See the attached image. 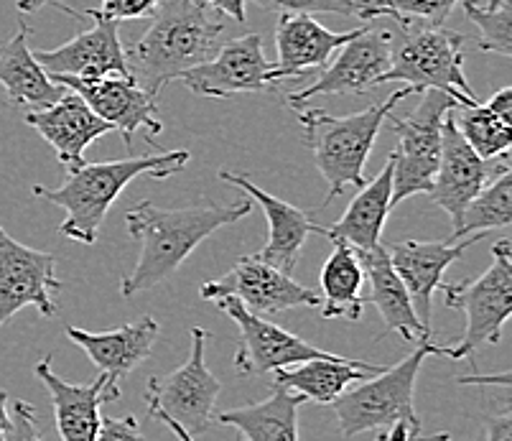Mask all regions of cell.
<instances>
[{
    "label": "cell",
    "instance_id": "7c38bea8",
    "mask_svg": "<svg viewBox=\"0 0 512 441\" xmlns=\"http://www.w3.org/2000/svg\"><path fill=\"white\" fill-rule=\"evenodd\" d=\"M199 296L204 301L235 296L245 309L258 314V317L321 304V296L316 291L306 289L291 276L263 263L258 255H245L222 278L202 283Z\"/></svg>",
    "mask_w": 512,
    "mask_h": 441
},
{
    "label": "cell",
    "instance_id": "1f68e13d",
    "mask_svg": "<svg viewBox=\"0 0 512 441\" xmlns=\"http://www.w3.org/2000/svg\"><path fill=\"white\" fill-rule=\"evenodd\" d=\"M456 3H462V0H370L362 8L360 18L372 21V18L388 16L395 23L418 21L426 26H444Z\"/></svg>",
    "mask_w": 512,
    "mask_h": 441
},
{
    "label": "cell",
    "instance_id": "f1b7e54d",
    "mask_svg": "<svg viewBox=\"0 0 512 441\" xmlns=\"http://www.w3.org/2000/svg\"><path fill=\"white\" fill-rule=\"evenodd\" d=\"M365 281L367 278L360 261V253L344 243H334V253L327 258L319 278L321 317L357 322L367 304L362 299V286H365Z\"/></svg>",
    "mask_w": 512,
    "mask_h": 441
},
{
    "label": "cell",
    "instance_id": "60d3db41",
    "mask_svg": "<svg viewBox=\"0 0 512 441\" xmlns=\"http://www.w3.org/2000/svg\"><path fill=\"white\" fill-rule=\"evenodd\" d=\"M375 441H431V439H421V436H413L406 426H393L388 431H380L375 436Z\"/></svg>",
    "mask_w": 512,
    "mask_h": 441
},
{
    "label": "cell",
    "instance_id": "7a4b0ae2",
    "mask_svg": "<svg viewBox=\"0 0 512 441\" xmlns=\"http://www.w3.org/2000/svg\"><path fill=\"white\" fill-rule=\"evenodd\" d=\"M151 29L125 49L128 72L156 100L169 82L209 62L225 44V23L214 21L204 0H161Z\"/></svg>",
    "mask_w": 512,
    "mask_h": 441
},
{
    "label": "cell",
    "instance_id": "ab89813d",
    "mask_svg": "<svg viewBox=\"0 0 512 441\" xmlns=\"http://www.w3.org/2000/svg\"><path fill=\"white\" fill-rule=\"evenodd\" d=\"M204 3H207L209 8H214V11L230 16L232 21L237 23L248 21V16H245V0H204Z\"/></svg>",
    "mask_w": 512,
    "mask_h": 441
},
{
    "label": "cell",
    "instance_id": "f35d334b",
    "mask_svg": "<svg viewBox=\"0 0 512 441\" xmlns=\"http://www.w3.org/2000/svg\"><path fill=\"white\" fill-rule=\"evenodd\" d=\"M484 105H487L495 115H500L502 120L512 123V87H502V90H497L490 100L484 102Z\"/></svg>",
    "mask_w": 512,
    "mask_h": 441
},
{
    "label": "cell",
    "instance_id": "ee69618b",
    "mask_svg": "<svg viewBox=\"0 0 512 441\" xmlns=\"http://www.w3.org/2000/svg\"><path fill=\"white\" fill-rule=\"evenodd\" d=\"M462 383H500V385H510V373H502L497 378H479V375H469V378H459Z\"/></svg>",
    "mask_w": 512,
    "mask_h": 441
},
{
    "label": "cell",
    "instance_id": "e0dca14e",
    "mask_svg": "<svg viewBox=\"0 0 512 441\" xmlns=\"http://www.w3.org/2000/svg\"><path fill=\"white\" fill-rule=\"evenodd\" d=\"M484 235H469V238L451 243H423V240H398V243L385 245L393 263L395 273L400 276L403 286L408 289L416 309L418 319L431 329V311H434V294L444 283L446 268L454 266L474 243H479Z\"/></svg>",
    "mask_w": 512,
    "mask_h": 441
},
{
    "label": "cell",
    "instance_id": "74e56055",
    "mask_svg": "<svg viewBox=\"0 0 512 441\" xmlns=\"http://www.w3.org/2000/svg\"><path fill=\"white\" fill-rule=\"evenodd\" d=\"M482 441H512V411L510 406L502 408L500 413H492L484 424Z\"/></svg>",
    "mask_w": 512,
    "mask_h": 441
},
{
    "label": "cell",
    "instance_id": "4dcf8cb0",
    "mask_svg": "<svg viewBox=\"0 0 512 441\" xmlns=\"http://www.w3.org/2000/svg\"><path fill=\"white\" fill-rule=\"evenodd\" d=\"M454 123L456 131L462 133L464 143L477 153L479 159H507L512 146V123L492 113L484 102L474 108H456Z\"/></svg>",
    "mask_w": 512,
    "mask_h": 441
},
{
    "label": "cell",
    "instance_id": "d6a6232c",
    "mask_svg": "<svg viewBox=\"0 0 512 441\" xmlns=\"http://www.w3.org/2000/svg\"><path fill=\"white\" fill-rule=\"evenodd\" d=\"M462 8L469 21L479 31V49L512 57V6L487 8L477 0H462Z\"/></svg>",
    "mask_w": 512,
    "mask_h": 441
},
{
    "label": "cell",
    "instance_id": "603a6c76",
    "mask_svg": "<svg viewBox=\"0 0 512 441\" xmlns=\"http://www.w3.org/2000/svg\"><path fill=\"white\" fill-rule=\"evenodd\" d=\"M360 261L362 268H365V278H370V299L365 301H370L380 311V317L385 322V332L377 340H383L388 332H395L406 342H411L413 347L431 342L434 329H428L418 319L411 294H408L400 276L395 273L385 245L370 250V253H360Z\"/></svg>",
    "mask_w": 512,
    "mask_h": 441
},
{
    "label": "cell",
    "instance_id": "7402d4cb",
    "mask_svg": "<svg viewBox=\"0 0 512 441\" xmlns=\"http://www.w3.org/2000/svg\"><path fill=\"white\" fill-rule=\"evenodd\" d=\"M220 179L227 181V184H235L242 192H248V197H253L263 207L265 220H268V227H271V235H268V243L263 245V250L255 255L263 263L276 268V271L291 276L296 271V263H299V255L306 238H309L311 232H319V222H314V217L309 212L299 210V207H293V204L263 192L245 174L220 171Z\"/></svg>",
    "mask_w": 512,
    "mask_h": 441
},
{
    "label": "cell",
    "instance_id": "484cf974",
    "mask_svg": "<svg viewBox=\"0 0 512 441\" xmlns=\"http://www.w3.org/2000/svg\"><path fill=\"white\" fill-rule=\"evenodd\" d=\"M383 370V365H370L365 360H349V357L332 355L327 360H306L293 365V368L276 370L273 383L296 393L304 401L332 406L352 385L362 383L372 375H380Z\"/></svg>",
    "mask_w": 512,
    "mask_h": 441
},
{
    "label": "cell",
    "instance_id": "277c9868",
    "mask_svg": "<svg viewBox=\"0 0 512 441\" xmlns=\"http://www.w3.org/2000/svg\"><path fill=\"white\" fill-rule=\"evenodd\" d=\"M411 95L408 87L393 92L385 102L360 110L355 115H332L327 110H299V120L304 125L306 146L314 153V164L327 181V197L321 207L347 187L362 189L367 184L365 164L370 159L380 128L393 113L395 105Z\"/></svg>",
    "mask_w": 512,
    "mask_h": 441
},
{
    "label": "cell",
    "instance_id": "5bb4252c",
    "mask_svg": "<svg viewBox=\"0 0 512 441\" xmlns=\"http://www.w3.org/2000/svg\"><path fill=\"white\" fill-rule=\"evenodd\" d=\"M273 64L265 59L263 36L245 34L225 41L209 62L199 64L181 77L194 95L232 97L271 90Z\"/></svg>",
    "mask_w": 512,
    "mask_h": 441
},
{
    "label": "cell",
    "instance_id": "7bdbcfd3",
    "mask_svg": "<svg viewBox=\"0 0 512 441\" xmlns=\"http://www.w3.org/2000/svg\"><path fill=\"white\" fill-rule=\"evenodd\" d=\"M8 424H11V411H8V396H6V391H0V441H3V434H6Z\"/></svg>",
    "mask_w": 512,
    "mask_h": 441
},
{
    "label": "cell",
    "instance_id": "d4e9b609",
    "mask_svg": "<svg viewBox=\"0 0 512 441\" xmlns=\"http://www.w3.org/2000/svg\"><path fill=\"white\" fill-rule=\"evenodd\" d=\"M67 337L77 347L87 352L100 373L110 375L120 383V378L133 370L151 355L158 340V322L153 317H138L125 327L110 332H87L79 327H67Z\"/></svg>",
    "mask_w": 512,
    "mask_h": 441
},
{
    "label": "cell",
    "instance_id": "83f0119b",
    "mask_svg": "<svg viewBox=\"0 0 512 441\" xmlns=\"http://www.w3.org/2000/svg\"><path fill=\"white\" fill-rule=\"evenodd\" d=\"M304 398L273 383L268 401L214 413V421L235 426L245 441H299V406Z\"/></svg>",
    "mask_w": 512,
    "mask_h": 441
},
{
    "label": "cell",
    "instance_id": "4fadbf2b",
    "mask_svg": "<svg viewBox=\"0 0 512 441\" xmlns=\"http://www.w3.org/2000/svg\"><path fill=\"white\" fill-rule=\"evenodd\" d=\"M390 67V29H365L337 51V59L321 69L309 87L286 92V102L293 110H304L316 95H360Z\"/></svg>",
    "mask_w": 512,
    "mask_h": 441
},
{
    "label": "cell",
    "instance_id": "7dc6e473",
    "mask_svg": "<svg viewBox=\"0 0 512 441\" xmlns=\"http://www.w3.org/2000/svg\"><path fill=\"white\" fill-rule=\"evenodd\" d=\"M434 441H451V434H439V436H434Z\"/></svg>",
    "mask_w": 512,
    "mask_h": 441
},
{
    "label": "cell",
    "instance_id": "44dd1931",
    "mask_svg": "<svg viewBox=\"0 0 512 441\" xmlns=\"http://www.w3.org/2000/svg\"><path fill=\"white\" fill-rule=\"evenodd\" d=\"M365 26L355 31H329L314 16L283 13L276 26V51L271 80L276 85L286 77H301L304 72H321L347 41L355 39Z\"/></svg>",
    "mask_w": 512,
    "mask_h": 441
},
{
    "label": "cell",
    "instance_id": "4316f807",
    "mask_svg": "<svg viewBox=\"0 0 512 441\" xmlns=\"http://www.w3.org/2000/svg\"><path fill=\"white\" fill-rule=\"evenodd\" d=\"M0 85L11 105L21 108L23 113L51 108L67 92V87L57 85L36 62L29 46V26L23 21L18 34L0 49Z\"/></svg>",
    "mask_w": 512,
    "mask_h": 441
},
{
    "label": "cell",
    "instance_id": "9c48e42d",
    "mask_svg": "<svg viewBox=\"0 0 512 441\" xmlns=\"http://www.w3.org/2000/svg\"><path fill=\"white\" fill-rule=\"evenodd\" d=\"M209 332L202 327H192V352L189 360L169 373L166 378L148 380L146 403L153 419L166 416L176 421L189 436H199L214 421V406L222 391V383L207 368Z\"/></svg>",
    "mask_w": 512,
    "mask_h": 441
},
{
    "label": "cell",
    "instance_id": "ffe728a7",
    "mask_svg": "<svg viewBox=\"0 0 512 441\" xmlns=\"http://www.w3.org/2000/svg\"><path fill=\"white\" fill-rule=\"evenodd\" d=\"M31 128L54 148L59 164L74 174L85 166V151L100 136L113 133V125L97 118L77 92L67 90L51 108L23 115Z\"/></svg>",
    "mask_w": 512,
    "mask_h": 441
},
{
    "label": "cell",
    "instance_id": "30bf717a",
    "mask_svg": "<svg viewBox=\"0 0 512 441\" xmlns=\"http://www.w3.org/2000/svg\"><path fill=\"white\" fill-rule=\"evenodd\" d=\"M59 291L54 253L18 243L0 225V327L26 306H36L46 319L57 317Z\"/></svg>",
    "mask_w": 512,
    "mask_h": 441
},
{
    "label": "cell",
    "instance_id": "3957f363",
    "mask_svg": "<svg viewBox=\"0 0 512 441\" xmlns=\"http://www.w3.org/2000/svg\"><path fill=\"white\" fill-rule=\"evenodd\" d=\"M189 159H192L189 151H164L153 153V156H130V159L120 161L85 164L82 169L69 174L62 187H34V197L57 204L59 210H64L67 217L59 225L64 238L95 245L102 220L130 181L138 176L169 179V176L181 174Z\"/></svg>",
    "mask_w": 512,
    "mask_h": 441
},
{
    "label": "cell",
    "instance_id": "52a82bcc",
    "mask_svg": "<svg viewBox=\"0 0 512 441\" xmlns=\"http://www.w3.org/2000/svg\"><path fill=\"white\" fill-rule=\"evenodd\" d=\"M444 304L459 309L467 319L462 340L456 347H441L449 360H467L477 355L479 347L495 345L502 337V327L512 314V245L502 238L492 245L490 268L474 281L441 283Z\"/></svg>",
    "mask_w": 512,
    "mask_h": 441
},
{
    "label": "cell",
    "instance_id": "ac0fdd59",
    "mask_svg": "<svg viewBox=\"0 0 512 441\" xmlns=\"http://www.w3.org/2000/svg\"><path fill=\"white\" fill-rule=\"evenodd\" d=\"M36 375L49 391L51 403H54V419L64 441H97L100 431L102 403H113L123 396L120 383L110 375L100 373L92 383L74 385L69 380L59 378L51 370L49 357L39 360Z\"/></svg>",
    "mask_w": 512,
    "mask_h": 441
},
{
    "label": "cell",
    "instance_id": "ba28073f",
    "mask_svg": "<svg viewBox=\"0 0 512 441\" xmlns=\"http://www.w3.org/2000/svg\"><path fill=\"white\" fill-rule=\"evenodd\" d=\"M456 102L436 90L423 92L418 108L406 120L390 113L398 148L390 153L393 159V197L390 207L400 204L413 194H431L434 176L441 159V128L449 110Z\"/></svg>",
    "mask_w": 512,
    "mask_h": 441
},
{
    "label": "cell",
    "instance_id": "5b68a950",
    "mask_svg": "<svg viewBox=\"0 0 512 441\" xmlns=\"http://www.w3.org/2000/svg\"><path fill=\"white\" fill-rule=\"evenodd\" d=\"M462 46L464 36L444 26L395 23L390 29V67L377 85L403 82L411 92H444L459 108H474L479 100L464 77Z\"/></svg>",
    "mask_w": 512,
    "mask_h": 441
},
{
    "label": "cell",
    "instance_id": "d6986e66",
    "mask_svg": "<svg viewBox=\"0 0 512 441\" xmlns=\"http://www.w3.org/2000/svg\"><path fill=\"white\" fill-rule=\"evenodd\" d=\"M454 110L446 113L444 128H441V159L428 197L434 199V204H439L456 225L462 212L467 210V204L487 187V181L495 176V171H492L490 161L479 159L477 153L464 143L462 133L456 131Z\"/></svg>",
    "mask_w": 512,
    "mask_h": 441
},
{
    "label": "cell",
    "instance_id": "2e32d148",
    "mask_svg": "<svg viewBox=\"0 0 512 441\" xmlns=\"http://www.w3.org/2000/svg\"><path fill=\"white\" fill-rule=\"evenodd\" d=\"M54 82L77 92L90 105L92 113L113 125V131L123 136L125 146H133L138 131L151 133V146H156L164 123L158 120L156 100L136 85L133 77H100V80H74V77H54Z\"/></svg>",
    "mask_w": 512,
    "mask_h": 441
},
{
    "label": "cell",
    "instance_id": "c3c4849f",
    "mask_svg": "<svg viewBox=\"0 0 512 441\" xmlns=\"http://www.w3.org/2000/svg\"><path fill=\"white\" fill-rule=\"evenodd\" d=\"M355 3H357V6H360V13H362V8H365L367 3H370V0H355Z\"/></svg>",
    "mask_w": 512,
    "mask_h": 441
},
{
    "label": "cell",
    "instance_id": "8992f818",
    "mask_svg": "<svg viewBox=\"0 0 512 441\" xmlns=\"http://www.w3.org/2000/svg\"><path fill=\"white\" fill-rule=\"evenodd\" d=\"M428 355H441V347L434 342L418 345L398 365L352 385L344 396H339L332 408L342 434L357 436L365 431L406 426L413 436H421V421L416 413V380Z\"/></svg>",
    "mask_w": 512,
    "mask_h": 441
},
{
    "label": "cell",
    "instance_id": "f6af8a7d",
    "mask_svg": "<svg viewBox=\"0 0 512 441\" xmlns=\"http://www.w3.org/2000/svg\"><path fill=\"white\" fill-rule=\"evenodd\" d=\"M158 421H164V424H166V426H169V429H171V431H174V434H176V439H179V441H194V436H189V434H186V431H184V429H181V426H179V424H176V421L166 419V416H158Z\"/></svg>",
    "mask_w": 512,
    "mask_h": 441
},
{
    "label": "cell",
    "instance_id": "f546056e",
    "mask_svg": "<svg viewBox=\"0 0 512 441\" xmlns=\"http://www.w3.org/2000/svg\"><path fill=\"white\" fill-rule=\"evenodd\" d=\"M512 222V171L510 166L502 164L495 171L487 187L467 204L459 222L451 232V243L464 240L469 235H487L497 227H507Z\"/></svg>",
    "mask_w": 512,
    "mask_h": 441
},
{
    "label": "cell",
    "instance_id": "6da1fadb",
    "mask_svg": "<svg viewBox=\"0 0 512 441\" xmlns=\"http://www.w3.org/2000/svg\"><path fill=\"white\" fill-rule=\"evenodd\" d=\"M253 212L250 199L232 204L199 202L181 210H164L153 202H138L125 215L130 238L141 243L136 268L123 278L120 294L133 299L174 276L181 263L225 225H235Z\"/></svg>",
    "mask_w": 512,
    "mask_h": 441
},
{
    "label": "cell",
    "instance_id": "e575fe53",
    "mask_svg": "<svg viewBox=\"0 0 512 441\" xmlns=\"http://www.w3.org/2000/svg\"><path fill=\"white\" fill-rule=\"evenodd\" d=\"M3 441H44L36 426V411L31 403L16 401L11 408V424H8Z\"/></svg>",
    "mask_w": 512,
    "mask_h": 441
},
{
    "label": "cell",
    "instance_id": "8d00e7d4",
    "mask_svg": "<svg viewBox=\"0 0 512 441\" xmlns=\"http://www.w3.org/2000/svg\"><path fill=\"white\" fill-rule=\"evenodd\" d=\"M97 441H146L141 434V426L133 416H125V419H113V416H105L97 431Z\"/></svg>",
    "mask_w": 512,
    "mask_h": 441
},
{
    "label": "cell",
    "instance_id": "836d02e7",
    "mask_svg": "<svg viewBox=\"0 0 512 441\" xmlns=\"http://www.w3.org/2000/svg\"><path fill=\"white\" fill-rule=\"evenodd\" d=\"M258 6L276 13H332V16H357L360 18V6L355 0H255Z\"/></svg>",
    "mask_w": 512,
    "mask_h": 441
},
{
    "label": "cell",
    "instance_id": "9a60e30c",
    "mask_svg": "<svg viewBox=\"0 0 512 441\" xmlns=\"http://www.w3.org/2000/svg\"><path fill=\"white\" fill-rule=\"evenodd\" d=\"M92 18V29L82 31L67 44L49 51H34L36 62L51 77L74 80H100V77H130L125 46L120 41V23L110 21L100 11H85Z\"/></svg>",
    "mask_w": 512,
    "mask_h": 441
},
{
    "label": "cell",
    "instance_id": "d590c367",
    "mask_svg": "<svg viewBox=\"0 0 512 441\" xmlns=\"http://www.w3.org/2000/svg\"><path fill=\"white\" fill-rule=\"evenodd\" d=\"M161 0H102V16L110 21H136L151 18Z\"/></svg>",
    "mask_w": 512,
    "mask_h": 441
},
{
    "label": "cell",
    "instance_id": "8fae6325",
    "mask_svg": "<svg viewBox=\"0 0 512 441\" xmlns=\"http://www.w3.org/2000/svg\"><path fill=\"white\" fill-rule=\"evenodd\" d=\"M212 304H217V309L240 327V347H237L235 355V368L242 375L276 373L281 368H293L299 362L332 357V352L319 350V347L309 345V342L291 334L288 329L248 311L235 296H220Z\"/></svg>",
    "mask_w": 512,
    "mask_h": 441
},
{
    "label": "cell",
    "instance_id": "cb8c5ba5",
    "mask_svg": "<svg viewBox=\"0 0 512 441\" xmlns=\"http://www.w3.org/2000/svg\"><path fill=\"white\" fill-rule=\"evenodd\" d=\"M390 197H393V159L385 161L380 174L357 192V197L349 202L347 212L334 225L319 227V235L329 238L332 243L349 245L357 253H370V250L380 248L383 227L393 210Z\"/></svg>",
    "mask_w": 512,
    "mask_h": 441
},
{
    "label": "cell",
    "instance_id": "bcb514c9",
    "mask_svg": "<svg viewBox=\"0 0 512 441\" xmlns=\"http://www.w3.org/2000/svg\"><path fill=\"white\" fill-rule=\"evenodd\" d=\"M512 6V0H487V8H502Z\"/></svg>",
    "mask_w": 512,
    "mask_h": 441
},
{
    "label": "cell",
    "instance_id": "b9f144b4",
    "mask_svg": "<svg viewBox=\"0 0 512 441\" xmlns=\"http://www.w3.org/2000/svg\"><path fill=\"white\" fill-rule=\"evenodd\" d=\"M54 3H62V0H18V11L21 13H36L44 6H54Z\"/></svg>",
    "mask_w": 512,
    "mask_h": 441
}]
</instances>
